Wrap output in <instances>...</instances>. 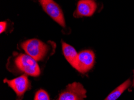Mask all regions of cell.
I'll use <instances>...</instances> for the list:
<instances>
[{
  "instance_id": "obj_2",
  "label": "cell",
  "mask_w": 134,
  "mask_h": 100,
  "mask_svg": "<svg viewBox=\"0 0 134 100\" xmlns=\"http://www.w3.org/2000/svg\"><path fill=\"white\" fill-rule=\"evenodd\" d=\"M21 48L26 54L37 61L43 60L49 51L47 44L37 39L25 41L21 44Z\"/></svg>"
},
{
  "instance_id": "obj_4",
  "label": "cell",
  "mask_w": 134,
  "mask_h": 100,
  "mask_svg": "<svg viewBox=\"0 0 134 100\" xmlns=\"http://www.w3.org/2000/svg\"><path fill=\"white\" fill-rule=\"evenodd\" d=\"M94 63V52L91 50H84L78 54L74 68L82 74H84L92 69Z\"/></svg>"
},
{
  "instance_id": "obj_6",
  "label": "cell",
  "mask_w": 134,
  "mask_h": 100,
  "mask_svg": "<svg viewBox=\"0 0 134 100\" xmlns=\"http://www.w3.org/2000/svg\"><path fill=\"white\" fill-rule=\"evenodd\" d=\"M4 82L6 83L16 93L18 98H22L25 92L28 91L30 87V81L27 75L23 74L12 80L5 79Z\"/></svg>"
},
{
  "instance_id": "obj_9",
  "label": "cell",
  "mask_w": 134,
  "mask_h": 100,
  "mask_svg": "<svg viewBox=\"0 0 134 100\" xmlns=\"http://www.w3.org/2000/svg\"><path fill=\"white\" fill-rule=\"evenodd\" d=\"M131 84V81L128 79L122 84L120 85L117 87H116L112 92H111L108 95V97L105 99V100H116L117 98L120 97L121 95L129 87Z\"/></svg>"
},
{
  "instance_id": "obj_12",
  "label": "cell",
  "mask_w": 134,
  "mask_h": 100,
  "mask_svg": "<svg viewBox=\"0 0 134 100\" xmlns=\"http://www.w3.org/2000/svg\"><path fill=\"white\" fill-rule=\"evenodd\" d=\"M133 74H134V71H133ZM134 87V78H133V85H132Z\"/></svg>"
},
{
  "instance_id": "obj_7",
  "label": "cell",
  "mask_w": 134,
  "mask_h": 100,
  "mask_svg": "<svg viewBox=\"0 0 134 100\" xmlns=\"http://www.w3.org/2000/svg\"><path fill=\"white\" fill-rule=\"evenodd\" d=\"M96 9L97 5L94 0H80L74 16L75 17H90L94 13Z\"/></svg>"
},
{
  "instance_id": "obj_11",
  "label": "cell",
  "mask_w": 134,
  "mask_h": 100,
  "mask_svg": "<svg viewBox=\"0 0 134 100\" xmlns=\"http://www.w3.org/2000/svg\"><path fill=\"white\" fill-rule=\"evenodd\" d=\"M7 27V22H0V33H3L5 31Z\"/></svg>"
},
{
  "instance_id": "obj_8",
  "label": "cell",
  "mask_w": 134,
  "mask_h": 100,
  "mask_svg": "<svg viewBox=\"0 0 134 100\" xmlns=\"http://www.w3.org/2000/svg\"><path fill=\"white\" fill-rule=\"evenodd\" d=\"M63 53L68 62L75 68L78 54L74 47L64 42H62Z\"/></svg>"
},
{
  "instance_id": "obj_10",
  "label": "cell",
  "mask_w": 134,
  "mask_h": 100,
  "mask_svg": "<svg viewBox=\"0 0 134 100\" xmlns=\"http://www.w3.org/2000/svg\"><path fill=\"white\" fill-rule=\"evenodd\" d=\"M34 100H50L49 96L45 91L40 89L36 92Z\"/></svg>"
},
{
  "instance_id": "obj_3",
  "label": "cell",
  "mask_w": 134,
  "mask_h": 100,
  "mask_svg": "<svg viewBox=\"0 0 134 100\" xmlns=\"http://www.w3.org/2000/svg\"><path fill=\"white\" fill-rule=\"evenodd\" d=\"M86 90L80 83L74 82L67 86L59 95L58 100H85Z\"/></svg>"
},
{
  "instance_id": "obj_5",
  "label": "cell",
  "mask_w": 134,
  "mask_h": 100,
  "mask_svg": "<svg viewBox=\"0 0 134 100\" xmlns=\"http://www.w3.org/2000/svg\"><path fill=\"white\" fill-rule=\"evenodd\" d=\"M44 11L63 27H65V20L62 10L53 0H39Z\"/></svg>"
},
{
  "instance_id": "obj_1",
  "label": "cell",
  "mask_w": 134,
  "mask_h": 100,
  "mask_svg": "<svg viewBox=\"0 0 134 100\" xmlns=\"http://www.w3.org/2000/svg\"><path fill=\"white\" fill-rule=\"evenodd\" d=\"M14 64L16 68L24 74L32 77H37L40 74L37 61L27 54L16 55L14 59Z\"/></svg>"
}]
</instances>
